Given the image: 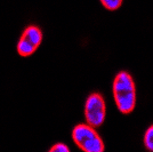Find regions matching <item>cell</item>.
Listing matches in <instances>:
<instances>
[{"label": "cell", "mask_w": 153, "mask_h": 152, "mask_svg": "<svg viewBox=\"0 0 153 152\" xmlns=\"http://www.w3.org/2000/svg\"><path fill=\"white\" fill-rule=\"evenodd\" d=\"M102 2L104 8H106L108 10H117L122 6L123 0H100Z\"/></svg>", "instance_id": "cell-6"}, {"label": "cell", "mask_w": 153, "mask_h": 152, "mask_svg": "<svg viewBox=\"0 0 153 152\" xmlns=\"http://www.w3.org/2000/svg\"><path fill=\"white\" fill-rule=\"evenodd\" d=\"M112 92L118 110L129 114L136 107V86L134 79L126 71H120L113 80Z\"/></svg>", "instance_id": "cell-1"}, {"label": "cell", "mask_w": 153, "mask_h": 152, "mask_svg": "<svg viewBox=\"0 0 153 152\" xmlns=\"http://www.w3.org/2000/svg\"><path fill=\"white\" fill-rule=\"evenodd\" d=\"M72 139L76 145L85 152H103L105 145L102 137L90 125L79 124L72 130Z\"/></svg>", "instance_id": "cell-2"}, {"label": "cell", "mask_w": 153, "mask_h": 152, "mask_svg": "<svg viewBox=\"0 0 153 152\" xmlns=\"http://www.w3.org/2000/svg\"><path fill=\"white\" fill-rule=\"evenodd\" d=\"M41 41H42V31L36 25L27 26L23 31L17 42V53L23 57L30 56L37 51Z\"/></svg>", "instance_id": "cell-4"}, {"label": "cell", "mask_w": 153, "mask_h": 152, "mask_svg": "<svg viewBox=\"0 0 153 152\" xmlns=\"http://www.w3.org/2000/svg\"><path fill=\"white\" fill-rule=\"evenodd\" d=\"M49 151L51 152H69L70 149H69V146L65 145L64 143H56L55 145H53L51 149H49Z\"/></svg>", "instance_id": "cell-7"}, {"label": "cell", "mask_w": 153, "mask_h": 152, "mask_svg": "<svg viewBox=\"0 0 153 152\" xmlns=\"http://www.w3.org/2000/svg\"><path fill=\"white\" fill-rule=\"evenodd\" d=\"M106 115L105 101L100 93L90 94L85 103V118L87 124L94 128L102 126Z\"/></svg>", "instance_id": "cell-3"}, {"label": "cell", "mask_w": 153, "mask_h": 152, "mask_svg": "<svg viewBox=\"0 0 153 152\" xmlns=\"http://www.w3.org/2000/svg\"><path fill=\"white\" fill-rule=\"evenodd\" d=\"M144 146L146 150L153 152V125L149 127L144 134Z\"/></svg>", "instance_id": "cell-5"}]
</instances>
